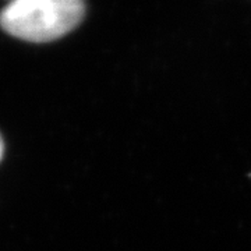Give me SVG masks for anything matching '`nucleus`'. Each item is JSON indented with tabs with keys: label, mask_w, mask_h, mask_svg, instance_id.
Returning <instances> with one entry per match:
<instances>
[{
	"label": "nucleus",
	"mask_w": 251,
	"mask_h": 251,
	"mask_svg": "<svg viewBox=\"0 0 251 251\" xmlns=\"http://www.w3.org/2000/svg\"><path fill=\"white\" fill-rule=\"evenodd\" d=\"M80 0H16L0 11V27L28 42H50L69 34L82 21Z\"/></svg>",
	"instance_id": "obj_1"
},
{
	"label": "nucleus",
	"mask_w": 251,
	"mask_h": 251,
	"mask_svg": "<svg viewBox=\"0 0 251 251\" xmlns=\"http://www.w3.org/2000/svg\"><path fill=\"white\" fill-rule=\"evenodd\" d=\"M3 152H4V143H3V138H1V135H0V161H1V158H3Z\"/></svg>",
	"instance_id": "obj_2"
}]
</instances>
